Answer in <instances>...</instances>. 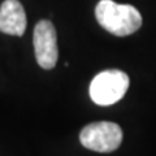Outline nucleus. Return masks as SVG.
<instances>
[{
	"label": "nucleus",
	"mask_w": 156,
	"mask_h": 156,
	"mask_svg": "<svg viewBox=\"0 0 156 156\" xmlns=\"http://www.w3.org/2000/svg\"><path fill=\"white\" fill-rule=\"evenodd\" d=\"M34 51L38 65L43 69H53L57 62V34L55 26L48 20L39 21L34 29Z\"/></svg>",
	"instance_id": "20e7f679"
},
{
	"label": "nucleus",
	"mask_w": 156,
	"mask_h": 156,
	"mask_svg": "<svg viewBox=\"0 0 156 156\" xmlns=\"http://www.w3.org/2000/svg\"><path fill=\"white\" fill-rule=\"evenodd\" d=\"M83 147L96 152H112L122 142V130L117 124L99 121L86 125L80 133Z\"/></svg>",
	"instance_id": "7ed1b4c3"
},
{
	"label": "nucleus",
	"mask_w": 156,
	"mask_h": 156,
	"mask_svg": "<svg viewBox=\"0 0 156 156\" xmlns=\"http://www.w3.org/2000/svg\"><path fill=\"white\" fill-rule=\"evenodd\" d=\"M26 13L18 0H5L0 7V31L21 37L26 30Z\"/></svg>",
	"instance_id": "39448f33"
},
{
	"label": "nucleus",
	"mask_w": 156,
	"mask_h": 156,
	"mask_svg": "<svg viewBox=\"0 0 156 156\" xmlns=\"http://www.w3.org/2000/svg\"><path fill=\"white\" fill-rule=\"evenodd\" d=\"M99 25L117 37H128L142 26L139 11L129 4H117L113 0H100L95 8Z\"/></svg>",
	"instance_id": "f257e3e1"
},
{
	"label": "nucleus",
	"mask_w": 156,
	"mask_h": 156,
	"mask_svg": "<svg viewBox=\"0 0 156 156\" xmlns=\"http://www.w3.org/2000/svg\"><path fill=\"white\" fill-rule=\"evenodd\" d=\"M129 89V77L119 69L103 70L90 83V96L98 105H112L121 100Z\"/></svg>",
	"instance_id": "f03ea898"
}]
</instances>
